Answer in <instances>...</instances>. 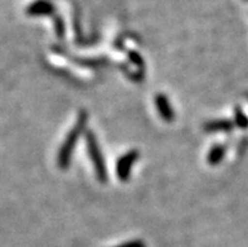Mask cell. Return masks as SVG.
Returning <instances> with one entry per match:
<instances>
[{
  "mask_svg": "<svg viewBox=\"0 0 248 247\" xmlns=\"http://www.w3.org/2000/svg\"><path fill=\"white\" fill-rule=\"evenodd\" d=\"M87 113H85V111L79 113L78 117H77V122L71 129V132L66 136L63 144L61 145L58 158H57V162H58V166L60 168L66 169L69 165V162H71V158H72L73 149L77 145V141H78L82 132L85 130L86 125H87Z\"/></svg>",
  "mask_w": 248,
  "mask_h": 247,
  "instance_id": "1",
  "label": "cell"
},
{
  "mask_svg": "<svg viewBox=\"0 0 248 247\" xmlns=\"http://www.w3.org/2000/svg\"><path fill=\"white\" fill-rule=\"evenodd\" d=\"M234 117H236V124L239 128H248V117L243 114V111L239 107H237L236 111H234Z\"/></svg>",
  "mask_w": 248,
  "mask_h": 247,
  "instance_id": "8",
  "label": "cell"
},
{
  "mask_svg": "<svg viewBox=\"0 0 248 247\" xmlns=\"http://www.w3.org/2000/svg\"><path fill=\"white\" fill-rule=\"evenodd\" d=\"M138 150H130L129 153L124 154L123 157H120L116 164V174L121 181H127L131 174L132 165L138 162L139 159Z\"/></svg>",
  "mask_w": 248,
  "mask_h": 247,
  "instance_id": "3",
  "label": "cell"
},
{
  "mask_svg": "<svg viewBox=\"0 0 248 247\" xmlns=\"http://www.w3.org/2000/svg\"><path fill=\"white\" fill-rule=\"evenodd\" d=\"M115 247H146V245H145V242H142L141 240H132V241L124 242V244Z\"/></svg>",
  "mask_w": 248,
  "mask_h": 247,
  "instance_id": "9",
  "label": "cell"
},
{
  "mask_svg": "<svg viewBox=\"0 0 248 247\" xmlns=\"http://www.w3.org/2000/svg\"><path fill=\"white\" fill-rule=\"evenodd\" d=\"M155 106L157 109V113L161 116V119L167 122H171L174 120L173 107L170 105L169 99L165 95L159 94L155 96Z\"/></svg>",
  "mask_w": 248,
  "mask_h": 247,
  "instance_id": "4",
  "label": "cell"
},
{
  "mask_svg": "<svg viewBox=\"0 0 248 247\" xmlns=\"http://www.w3.org/2000/svg\"><path fill=\"white\" fill-rule=\"evenodd\" d=\"M224 154H226V149L222 145H214L212 148L209 153H208V163L211 165H217L220 163V160L224 158Z\"/></svg>",
  "mask_w": 248,
  "mask_h": 247,
  "instance_id": "7",
  "label": "cell"
},
{
  "mask_svg": "<svg viewBox=\"0 0 248 247\" xmlns=\"http://www.w3.org/2000/svg\"><path fill=\"white\" fill-rule=\"evenodd\" d=\"M54 12V6L48 0H37L27 8V14L31 16H50Z\"/></svg>",
  "mask_w": 248,
  "mask_h": 247,
  "instance_id": "5",
  "label": "cell"
},
{
  "mask_svg": "<svg viewBox=\"0 0 248 247\" xmlns=\"http://www.w3.org/2000/svg\"><path fill=\"white\" fill-rule=\"evenodd\" d=\"M86 143H87L88 155H90L92 164H93L94 173L97 175L98 181L101 183H105L107 179V169L106 165H105L104 155L101 153L100 145H98L97 139L93 135V132H87V135H86Z\"/></svg>",
  "mask_w": 248,
  "mask_h": 247,
  "instance_id": "2",
  "label": "cell"
},
{
  "mask_svg": "<svg viewBox=\"0 0 248 247\" xmlns=\"http://www.w3.org/2000/svg\"><path fill=\"white\" fill-rule=\"evenodd\" d=\"M204 129L208 132H228L233 129V124L230 120H216L205 124Z\"/></svg>",
  "mask_w": 248,
  "mask_h": 247,
  "instance_id": "6",
  "label": "cell"
}]
</instances>
